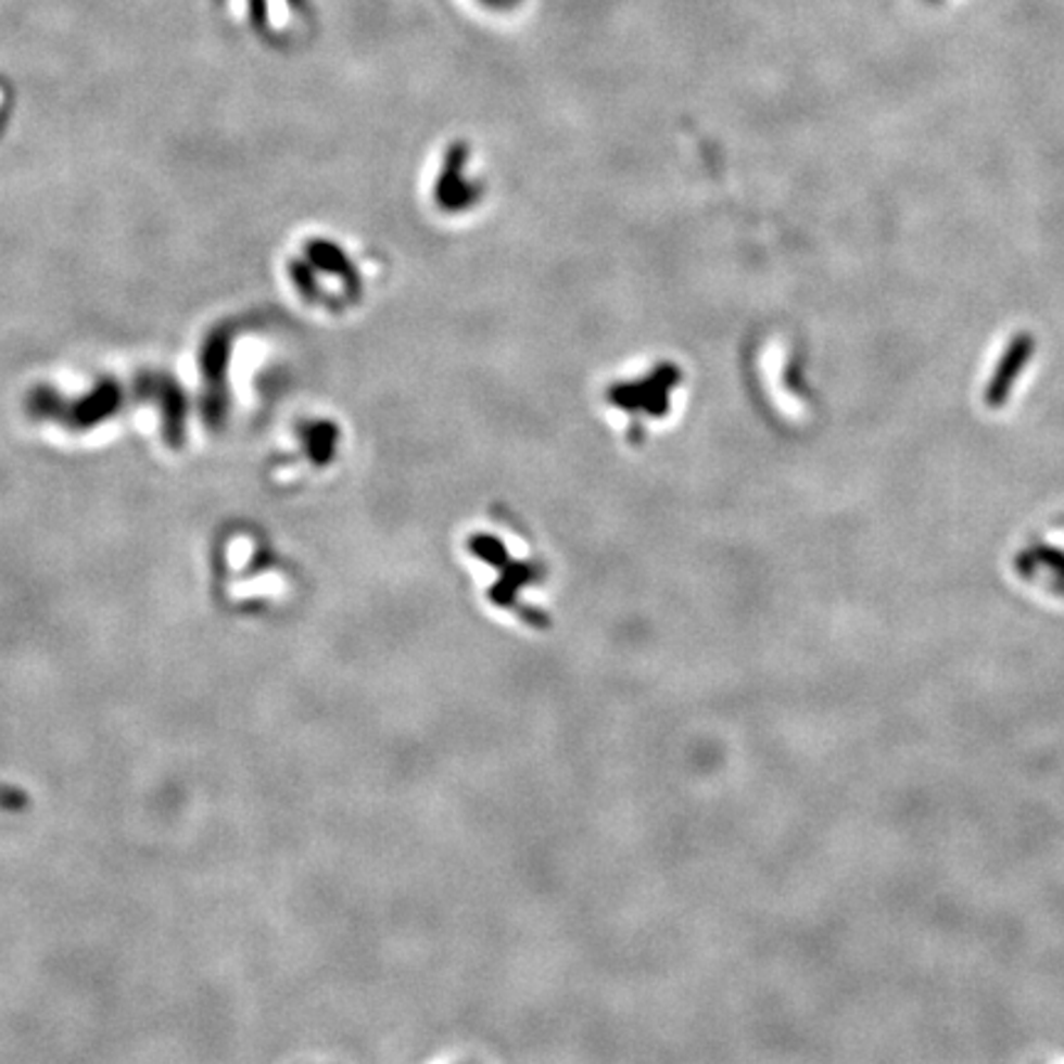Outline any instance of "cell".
I'll use <instances>...</instances> for the list:
<instances>
[{
    "label": "cell",
    "mask_w": 1064,
    "mask_h": 1064,
    "mask_svg": "<svg viewBox=\"0 0 1064 1064\" xmlns=\"http://www.w3.org/2000/svg\"><path fill=\"white\" fill-rule=\"evenodd\" d=\"M1035 353V341L1030 333H1017L1008 351L1003 353L1001 363L993 372V380L986 388V402L988 407H1003L1008 397H1011L1013 384L1021 378V372L1027 368V363L1033 360Z\"/></svg>",
    "instance_id": "6da1fadb"
},
{
    "label": "cell",
    "mask_w": 1064,
    "mask_h": 1064,
    "mask_svg": "<svg viewBox=\"0 0 1064 1064\" xmlns=\"http://www.w3.org/2000/svg\"><path fill=\"white\" fill-rule=\"evenodd\" d=\"M266 8H269V17L274 27H283L289 23L287 0H266Z\"/></svg>",
    "instance_id": "7a4b0ae2"
},
{
    "label": "cell",
    "mask_w": 1064,
    "mask_h": 1064,
    "mask_svg": "<svg viewBox=\"0 0 1064 1064\" xmlns=\"http://www.w3.org/2000/svg\"><path fill=\"white\" fill-rule=\"evenodd\" d=\"M483 3L493 5L495 11H503V8H516L518 3H522V0H483Z\"/></svg>",
    "instance_id": "3957f363"
}]
</instances>
